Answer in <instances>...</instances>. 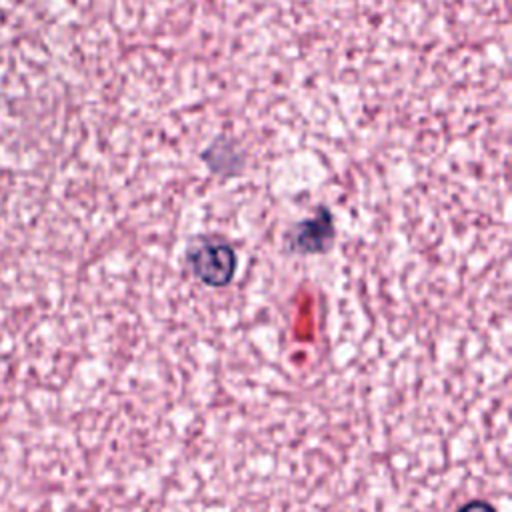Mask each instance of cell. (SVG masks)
Segmentation results:
<instances>
[{"mask_svg": "<svg viewBox=\"0 0 512 512\" xmlns=\"http://www.w3.org/2000/svg\"><path fill=\"white\" fill-rule=\"evenodd\" d=\"M186 264L202 284L222 288L232 282L238 270V256L232 244L210 238L188 248Z\"/></svg>", "mask_w": 512, "mask_h": 512, "instance_id": "1", "label": "cell"}, {"mask_svg": "<svg viewBox=\"0 0 512 512\" xmlns=\"http://www.w3.org/2000/svg\"><path fill=\"white\" fill-rule=\"evenodd\" d=\"M336 238L334 218L328 208H318L308 220H300L288 234V250L296 254L328 252Z\"/></svg>", "mask_w": 512, "mask_h": 512, "instance_id": "2", "label": "cell"}, {"mask_svg": "<svg viewBox=\"0 0 512 512\" xmlns=\"http://www.w3.org/2000/svg\"><path fill=\"white\" fill-rule=\"evenodd\" d=\"M456 512H496V508L486 500H470L462 504Z\"/></svg>", "mask_w": 512, "mask_h": 512, "instance_id": "3", "label": "cell"}]
</instances>
